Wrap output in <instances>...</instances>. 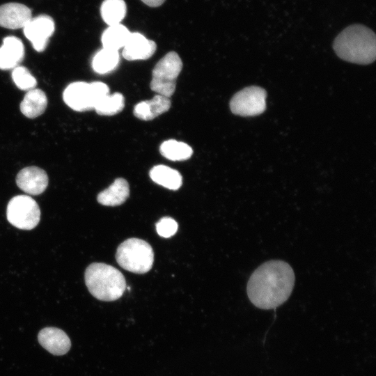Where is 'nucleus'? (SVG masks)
Masks as SVG:
<instances>
[{
	"label": "nucleus",
	"mask_w": 376,
	"mask_h": 376,
	"mask_svg": "<svg viewBox=\"0 0 376 376\" xmlns=\"http://www.w3.org/2000/svg\"><path fill=\"white\" fill-rule=\"evenodd\" d=\"M126 12L127 6L124 0H104L100 7L102 18L109 26L120 24Z\"/></svg>",
	"instance_id": "20"
},
{
	"label": "nucleus",
	"mask_w": 376,
	"mask_h": 376,
	"mask_svg": "<svg viewBox=\"0 0 376 376\" xmlns=\"http://www.w3.org/2000/svg\"><path fill=\"white\" fill-rule=\"evenodd\" d=\"M130 194L129 184L124 178H117L97 197V201L106 206H117L123 204Z\"/></svg>",
	"instance_id": "16"
},
{
	"label": "nucleus",
	"mask_w": 376,
	"mask_h": 376,
	"mask_svg": "<svg viewBox=\"0 0 376 376\" xmlns=\"http://www.w3.org/2000/svg\"><path fill=\"white\" fill-rule=\"evenodd\" d=\"M156 43L140 33H131L123 47V56L128 61L146 60L156 51Z\"/></svg>",
	"instance_id": "12"
},
{
	"label": "nucleus",
	"mask_w": 376,
	"mask_h": 376,
	"mask_svg": "<svg viewBox=\"0 0 376 376\" xmlns=\"http://www.w3.org/2000/svg\"><path fill=\"white\" fill-rule=\"evenodd\" d=\"M16 183L24 192L31 195H39L48 185V176L43 169L38 166H28L17 173Z\"/></svg>",
	"instance_id": "10"
},
{
	"label": "nucleus",
	"mask_w": 376,
	"mask_h": 376,
	"mask_svg": "<svg viewBox=\"0 0 376 376\" xmlns=\"http://www.w3.org/2000/svg\"><path fill=\"white\" fill-rule=\"evenodd\" d=\"M24 57V47L22 40L15 36L3 38L0 47V69L10 70L18 66Z\"/></svg>",
	"instance_id": "14"
},
{
	"label": "nucleus",
	"mask_w": 376,
	"mask_h": 376,
	"mask_svg": "<svg viewBox=\"0 0 376 376\" xmlns=\"http://www.w3.org/2000/svg\"><path fill=\"white\" fill-rule=\"evenodd\" d=\"M149 175L155 183L171 190H177L182 185L181 174L167 166H155L150 171Z\"/></svg>",
	"instance_id": "18"
},
{
	"label": "nucleus",
	"mask_w": 376,
	"mask_h": 376,
	"mask_svg": "<svg viewBox=\"0 0 376 376\" xmlns=\"http://www.w3.org/2000/svg\"><path fill=\"white\" fill-rule=\"evenodd\" d=\"M12 79L18 88L22 91H29L35 88L37 85L36 78L29 70L24 66H17L13 69Z\"/></svg>",
	"instance_id": "24"
},
{
	"label": "nucleus",
	"mask_w": 376,
	"mask_h": 376,
	"mask_svg": "<svg viewBox=\"0 0 376 376\" xmlns=\"http://www.w3.org/2000/svg\"><path fill=\"white\" fill-rule=\"evenodd\" d=\"M160 153L172 161H183L191 157L193 150L188 144L175 139L164 141L159 148Z\"/></svg>",
	"instance_id": "22"
},
{
	"label": "nucleus",
	"mask_w": 376,
	"mask_h": 376,
	"mask_svg": "<svg viewBox=\"0 0 376 376\" xmlns=\"http://www.w3.org/2000/svg\"><path fill=\"white\" fill-rule=\"evenodd\" d=\"M47 106V98L40 89L28 91L20 103L21 112L29 118H35L42 115Z\"/></svg>",
	"instance_id": "17"
},
{
	"label": "nucleus",
	"mask_w": 376,
	"mask_h": 376,
	"mask_svg": "<svg viewBox=\"0 0 376 376\" xmlns=\"http://www.w3.org/2000/svg\"><path fill=\"white\" fill-rule=\"evenodd\" d=\"M145 4L150 7H157L161 6L166 0H141Z\"/></svg>",
	"instance_id": "26"
},
{
	"label": "nucleus",
	"mask_w": 376,
	"mask_h": 376,
	"mask_svg": "<svg viewBox=\"0 0 376 376\" xmlns=\"http://www.w3.org/2000/svg\"><path fill=\"white\" fill-rule=\"evenodd\" d=\"M55 25L53 19L46 15L31 18L23 28L24 34L31 42L34 49L43 52L48 44L49 38L54 32Z\"/></svg>",
	"instance_id": "9"
},
{
	"label": "nucleus",
	"mask_w": 376,
	"mask_h": 376,
	"mask_svg": "<svg viewBox=\"0 0 376 376\" xmlns=\"http://www.w3.org/2000/svg\"><path fill=\"white\" fill-rule=\"evenodd\" d=\"M292 267L282 260H269L259 266L250 276L247 295L251 302L261 309H272L283 304L295 284Z\"/></svg>",
	"instance_id": "1"
},
{
	"label": "nucleus",
	"mask_w": 376,
	"mask_h": 376,
	"mask_svg": "<svg viewBox=\"0 0 376 376\" xmlns=\"http://www.w3.org/2000/svg\"><path fill=\"white\" fill-rule=\"evenodd\" d=\"M266 91L258 86H250L236 93L230 102L231 111L242 116L262 113L266 107Z\"/></svg>",
	"instance_id": "8"
},
{
	"label": "nucleus",
	"mask_w": 376,
	"mask_h": 376,
	"mask_svg": "<svg viewBox=\"0 0 376 376\" xmlns=\"http://www.w3.org/2000/svg\"><path fill=\"white\" fill-rule=\"evenodd\" d=\"M85 283L90 293L104 301H115L123 295L126 282L116 268L101 263L91 264L84 274Z\"/></svg>",
	"instance_id": "3"
},
{
	"label": "nucleus",
	"mask_w": 376,
	"mask_h": 376,
	"mask_svg": "<svg viewBox=\"0 0 376 376\" xmlns=\"http://www.w3.org/2000/svg\"><path fill=\"white\" fill-rule=\"evenodd\" d=\"M182 68V62L179 55L175 52L167 53L152 70L151 90L169 98L175 90L176 79Z\"/></svg>",
	"instance_id": "6"
},
{
	"label": "nucleus",
	"mask_w": 376,
	"mask_h": 376,
	"mask_svg": "<svg viewBox=\"0 0 376 376\" xmlns=\"http://www.w3.org/2000/svg\"><path fill=\"white\" fill-rule=\"evenodd\" d=\"M170 107V99L157 94L151 100L136 104L134 107L133 113L139 119L150 120L166 112Z\"/></svg>",
	"instance_id": "15"
},
{
	"label": "nucleus",
	"mask_w": 376,
	"mask_h": 376,
	"mask_svg": "<svg viewBox=\"0 0 376 376\" xmlns=\"http://www.w3.org/2000/svg\"><path fill=\"white\" fill-rule=\"evenodd\" d=\"M131 32L121 24L109 26L101 37L103 48L118 51L125 45Z\"/></svg>",
	"instance_id": "19"
},
{
	"label": "nucleus",
	"mask_w": 376,
	"mask_h": 376,
	"mask_svg": "<svg viewBox=\"0 0 376 376\" xmlns=\"http://www.w3.org/2000/svg\"><path fill=\"white\" fill-rule=\"evenodd\" d=\"M156 230L160 236L169 237L176 233L178 224L171 217H163L156 224Z\"/></svg>",
	"instance_id": "25"
},
{
	"label": "nucleus",
	"mask_w": 376,
	"mask_h": 376,
	"mask_svg": "<svg viewBox=\"0 0 376 376\" xmlns=\"http://www.w3.org/2000/svg\"><path fill=\"white\" fill-rule=\"evenodd\" d=\"M333 47L336 54L346 61L368 64L375 59V34L361 24L350 25L343 30L334 40Z\"/></svg>",
	"instance_id": "2"
},
{
	"label": "nucleus",
	"mask_w": 376,
	"mask_h": 376,
	"mask_svg": "<svg viewBox=\"0 0 376 376\" xmlns=\"http://www.w3.org/2000/svg\"><path fill=\"white\" fill-rule=\"evenodd\" d=\"M120 56L118 51L102 48L93 56L92 67L98 74H107L118 65Z\"/></svg>",
	"instance_id": "21"
},
{
	"label": "nucleus",
	"mask_w": 376,
	"mask_h": 376,
	"mask_svg": "<svg viewBox=\"0 0 376 376\" xmlns=\"http://www.w3.org/2000/svg\"><path fill=\"white\" fill-rule=\"evenodd\" d=\"M40 344L54 355L66 354L71 346L68 335L61 329L56 327H45L38 334Z\"/></svg>",
	"instance_id": "13"
},
{
	"label": "nucleus",
	"mask_w": 376,
	"mask_h": 376,
	"mask_svg": "<svg viewBox=\"0 0 376 376\" xmlns=\"http://www.w3.org/2000/svg\"><path fill=\"white\" fill-rule=\"evenodd\" d=\"M116 259L122 268L141 274L148 272L152 268L154 253L147 242L138 238H130L118 246Z\"/></svg>",
	"instance_id": "4"
},
{
	"label": "nucleus",
	"mask_w": 376,
	"mask_h": 376,
	"mask_svg": "<svg viewBox=\"0 0 376 376\" xmlns=\"http://www.w3.org/2000/svg\"><path fill=\"white\" fill-rule=\"evenodd\" d=\"M31 10L19 3H7L0 6V26L17 29L24 28L31 19Z\"/></svg>",
	"instance_id": "11"
},
{
	"label": "nucleus",
	"mask_w": 376,
	"mask_h": 376,
	"mask_svg": "<svg viewBox=\"0 0 376 376\" xmlns=\"http://www.w3.org/2000/svg\"><path fill=\"white\" fill-rule=\"evenodd\" d=\"M125 107L123 95L119 93H108L96 104L95 111L102 116H113L120 112Z\"/></svg>",
	"instance_id": "23"
},
{
	"label": "nucleus",
	"mask_w": 376,
	"mask_h": 376,
	"mask_svg": "<svg viewBox=\"0 0 376 376\" xmlns=\"http://www.w3.org/2000/svg\"><path fill=\"white\" fill-rule=\"evenodd\" d=\"M109 92L107 85L101 81H75L65 88L63 97L65 103L72 109L86 111L94 109L100 100Z\"/></svg>",
	"instance_id": "5"
},
{
	"label": "nucleus",
	"mask_w": 376,
	"mask_h": 376,
	"mask_svg": "<svg viewBox=\"0 0 376 376\" xmlns=\"http://www.w3.org/2000/svg\"><path fill=\"white\" fill-rule=\"evenodd\" d=\"M6 215L8 221L22 230H31L39 223L40 210L36 201L26 195L14 196L9 201Z\"/></svg>",
	"instance_id": "7"
}]
</instances>
